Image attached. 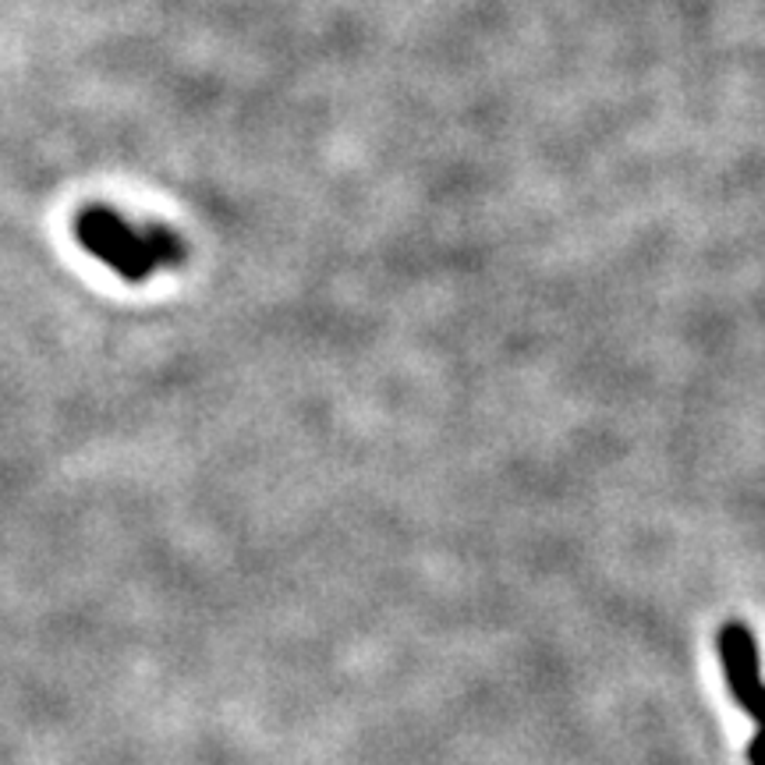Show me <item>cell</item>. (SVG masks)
<instances>
[{
  "label": "cell",
  "mask_w": 765,
  "mask_h": 765,
  "mask_svg": "<svg viewBox=\"0 0 765 765\" xmlns=\"http://www.w3.org/2000/svg\"><path fill=\"white\" fill-rule=\"evenodd\" d=\"M748 762L752 765H765V734H755L748 744Z\"/></svg>",
  "instance_id": "3957f363"
},
{
  "label": "cell",
  "mask_w": 765,
  "mask_h": 765,
  "mask_svg": "<svg viewBox=\"0 0 765 765\" xmlns=\"http://www.w3.org/2000/svg\"><path fill=\"white\" fill-rule=\"evenodd\" d=\"M75 238L128 284H145L156 269H177L188 255L177 231L163 224H132L106 206H89L75 216Z\"/></svg>",
  "instance_id": "6da1fadb"
},
{
  "label": "cell",
  "mask_w": 765,
  "mask_h": 765,
  "mask_svg": "<svg viewBox=\"0 0 765 765\" xmlns=\"http://www.w3.org/2000/svg\"><path fill=\"white\" fill-rule=\"evenodd\" d=\"M716 649H720V663H723L726 687H731L734 702L755 720L758 726L755 734H765V681H762L755 634L744 621H726L720 628Z\"/></svg>",
  "instance_id": "7a4b0ae2"
}]
</instances>
